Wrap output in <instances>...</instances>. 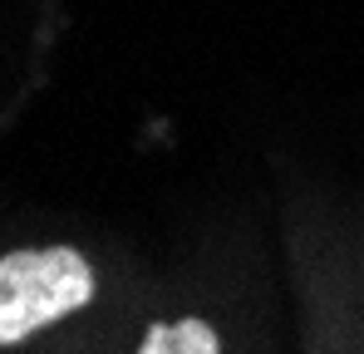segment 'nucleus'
I'll use <instances>...</instances> for the list:
<instances>
[{"label":"nucleus","mask_w":364,"mask_h":354,"mask_svg":"<svg viewBox=\"0 0 364 354\" xmlns=\"http://www.w3.org/2000/svg\"><path fill=\"white\" fill-rule=\"evenodd\" d=\"M89 300H94V266L69 246L0 256V345L30 340L35 330L84 310Z\"/></svg>","instance_id":"f257e3e1"},{"label":"nucleus","mask_w":364,"mask_h":354,"mask_svg":"<svg viewBox=\"0 0 364 354\" xmlns=\"http://www.w3.org/2000/svg\"><path fill=\"white\" fill-rule=\"evenodd\" d=\"M222 340L207 320H178V325H153L143 335L138 354H217Z\"/></svg>","instance_id":"f03ea898"}]
</instances>
